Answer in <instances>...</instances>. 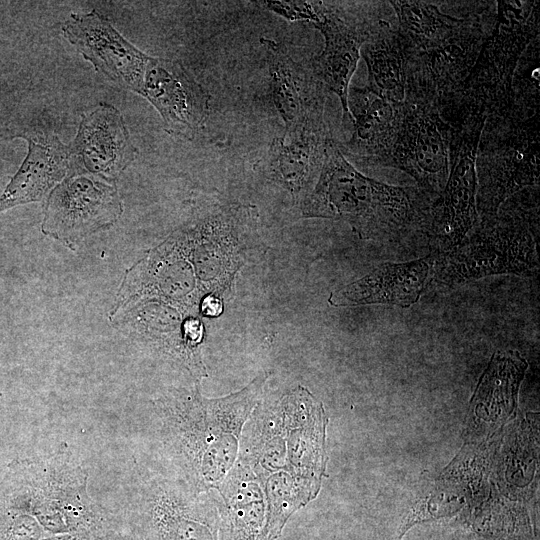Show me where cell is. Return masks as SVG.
Instances as JSON below:
<instances>
[{
  "label": "cell",
  "instance_id": "cell-5",
  "mask_svg": "<svg viewBox=\"0 0 540 540\" xmlns=\"http://www.w3.org/2000/svg\"><path fill=\"white\" fill-rule=\"evenodd\" d=\"M409 174L419 188L438 198L449 173V126L432 104L406 97L385 148L374 161Z\"/></svg>",
  "mask_w": 540,
  "mask_h": 540
},
{
  "label": "cell",
  "instance_id": "cell-18",
  "mask_svg": "<svg viewBox=\"0 0 540 540\" xmlns=\"http://www.w3.org/2000/svg\"><path fill=\"white\" fill-rule=\"evenodd\" d=\"M398 106L367 87H350L347 107L353 124V134L348 142L339 144L342 153L374 162L391 137Z\"/></svg>",
  "mask_w": 540,
  "mask_h": 540
},
{
  "label": "cell",
  "instance_id": "cell-19",
  "mask_svg": "<svg viewBox=\"0 0 540 540\" xmlns=\"http://www.w3.org/2000/svg\"><path fill=\"white\" fill-rule=\"evenodd\" d=\"M400 35L407 54L428 52L468 35L463 19L440 11L439 6L424 1L393 0Z\"/></svg>",
  "mask_w": 540,
  "mask_h": 540
},
{
  "label": "cell",
  "instance_id": "cell-14",
  "mask_svg": "<svg viewBox=\"0 0 540 540\" xmlns=\"http://www.w3.org/2000/svg\"><path fill=\"white\" fill-rule=\"evenodd\" d=\"M313 24L324 37V48L313 58L311 70L326 90L338 96L343 119L351 122L347 107L350 80L361 56V48L372 34L342 18L322 2L318 4V18Z\"/></svg>",
  "mask_w": 540,
  "mask_h": 540
},
{
  "label": "cell",
  "instance_id": "cell-12",
  "mask_svg": "<svg viewBox=\"0 0 540 540\" xmlns=\"http://www.w3.org/2000/svg\"><path fill=\"white\" fill-rule=\"evenodd\" d=\"M436 254L402 263L386 262L357 281L333 292L332 306L395 305L409 308L432 285Z\"/></svg>",
  "mask_w": 540,
  "mask_h": 540
},
{
  "label": "cell",
  "instance_id": "cell-21",
  "mask_svg": "<svg viewBox=\"0 0 540 540\" xmlns=\"http://www.w3.org/2000/svg\"><path fill=\"white\" fill-rule=\"evenodd\" d=\"M261 3L268 10H271L291 21L306 20L315 23L318 18L319 2L263 1Z\"/></svg>",
  "mask_w": 540,
  "mask_h": 540
},
{
  "label": "cell",
  "instance_id": "cell-17",
  "mask_svg": "<svg viewBox=\"0 0 540 540\" xmlns=\"http://www.w3.org/2000/svg\"><path fill=\"white\" fill-rule=\"evenodd\" d=\"M331 139L324 116L286 130L270 145L272 173L292 193L301 191L320 173Z\"/></svg>",
  "mask_w": 540,
  "mask_h": 540
},
{
  "label": "cell",
  "instance_id": "cell-7",
  "mask_svg": "<svg viewBox=\"0 0 540 540\" xmlns=\"http://www.w3.org/2000/svg\"><path fill=\"white\" fill-rule=\"evenodd\" d=\"M69 172L52 190L42 224L45 234L66 243L111 226L123 211L110 181L71 167Z\"/></svg>",
  "mask_w": 540,
  "mask_h": 540
},
{
  "label": "cell",
  "instance_id": "cell-20",
  "mask_svg": "<svg viewBox=\"0 0 540 540\" xmlns=\"http://www.w3.org/2000/svg\"><path fill=\"white\" fill-rule=\"evenodd\" d=\"M360 54L368 70L366 87L393 105H401L406 99L407 51L398 32L371 35Z\"/></svg>",
  "mask_w": 540,
  "mask_h": 540
},
{
  "label": "cell",
  "instance_id": "cell-2",
  "mask_svg": "<svg viewBox=\"0 0 540 540\" xmlns=\"http://www.w3.org/2000/svg\"><path fill=\"white\" fill-rule=\"evenodd\" d=\"M421 189L383 183L360 173L331 139L314 189L302 207L304 217L347 221L364 239L391 241L424 225L431 205ZM429 196V195H428Z\"/></svg>",
  "mask_w": 540,
  "mask_h": 540
},
{
  "label": "cell",
  "instance_id": "cell-9",
  "mask_svg": "<svg viewBox=\"0 0 540 540\" xmlns=\"http://www.w3.org/2000/svg\"><path fill=\"white\" fill-rule=\"evenodd\" d=\"M141 96L158 111L164 130L175 137L194 139L209 115L208 92L176 60L152 57Z\"/></svg>",
  "mask_w": 540,
  "mask_h": 540
},
{
  "label": "cell",
  "instance_id": "cell-8",
  "mask_svg": "<svg viewBox=\"0 0 540 540\" xmlns=\"http://www.w3.org/2000/svg\"><path fill=\"white\" fill-rule=\"evenodd\" d=\"M61 30L97 72L141 95L152 57L124 38L106 16L96 9L85 14H71Z\"/></svg>",
  "mask_w": 540,
  "mask_h": 540
},
{
  "label": "cell",
  "instance_id": "cell-16",
  "mask_svg": "<svg viewBox=\"0 0 540 540\" xmlns=\"http://www.w3.org/2000/svg\"><path fill=\"white\" fill-rule=\"evenodd\" d=\"M27 142V154L0 195V212L38 202L69 173V146L54 134L18 135Z\"/></svg>",
  "mask_w": 540,
  "mask_h": 540
},
{
  "label": "cell",
  "instance_id": "cell-4",
  "mask_svg": "<svg viewBox=\"0 0 540 540\" xmlns=\"http://www.w3.org/2000/svg\"><path fill=\"white\" fill-rule=\"evenodd\" d=\"M460 108L461 124L448 125V178L444 190L431 205L427 225L431 252L435 254L455 249L479 221L476 161L488 112L471 103Z\"/></svg>",
  "mask_w": 540,
  "mask_h": 540
},
{
  "label": "cell",
  "instance_id": "cell-10",
  "mask_svg": "<svg viewBox=\"0 0 540 540\" xmlns=\"http://www.w3.org/2000/svg\"><path fill=\"white\" fill-rule=\"evenodd\" d=\"M71 168L115 180L137 157L121 112L106 102L84 113L68 145Z\"/></svg>",
  "mask_w": 540,
  "mask_h": 540
},
{
  "label": "cell",
  "instance_id": "cell-13",
  "mask_svg": "<svg viewBox=\"0 0 540 540\" xmlns=\"http://www.w3.org/2000/svg\"><path fill=\"white\" fill-rule=\"evenodd\" d=\"M269 72L270 100L286 130L322 117L325 87L312 70L296 62L280 43L262 38Z\"/></svg>",
  "mask_w": 540,
  "mask_h": 540
},
{
  "label": "cell",
  "instance_id": "cell-3",
  "mask_svg": "<svg viewBox=\"0 0 540 540\" xmlns=\"http://www.w3.org/2000/svg\"><path fill=\"white\" fill-rule=\"evenodd\" d=\"M481 218L460 245L436 254L433 283L449 287L494 275L538 273L537 237L528 214L498 211Z\"/></svg>",
  "mask_w": 540,
  "mask_h": 540
},
{
  "label": "cell",
  "instance_id": "cell-1",
  "mask_svg": "<svg viewBox=\"0 0 540 540\" xmlns=\"http://www.w3.org/2000/svg\"><path fill=\"white\" fill-rule=\"evenodd\" d=\"M267 375L242 390L205 398L197 390L168 403V439L185 482L200 492L214 491L238 459L244 426L264 394Z\"/></svg>",
  "mask_w": 540,
  "mask_h": 540
},
{
  "label": "cell",
  "instance_id": "cell-15",
  "mask_svg": "<svg viewBox=\"0 0 540 540\" xmlns=\"http://www.w3.org/2000/svg\"><path fill=\"white\" fill-rule=\"evenodd\" d=\"M214 495L221 540H272L262 486L246 465L236 461Z\"/></svg>",
  "mask_w": 540,
  "mask_h": 540
},
{
  "label": "cell",
  "instance_id": "cell-6",
  "mask_svg": "<svg viewBox=\"0 0 540 540\" xmlns=\"http://www.w3.org/2000/svg\"><path fill=\"white\" fill-rule=\"evenodd\" d=\"M537 117L525 121L509 116L504 137L490 143L489 150L478 147L476 207L479 217L495 215L501 205L524 187L538 186Z\"/></svg>",
  "mask_w": 540,
  "mask_h": 540
},
{
  "label": "cell",
  "instance_id": "cell-22",
  "mask_svg": "<svg viewBox=\"0 0 540 540\" xmlns=\"http://www.w3.org/2000/svg\"><path fill=\"white\" fill-rule=\"evenodd\" d=\"M202 308L205 315L217 316L222 311V304L220 303L219 300L213 297H208L204 301Z\"/></svg>",
  "mask_w": 540,
  "mask_h": 540
},
{
  "label": "cell",
  "instance_id": "cell-11",
  "mask_svg": "<svg viewBox=\"0 0 540 540\" xmlns=\"http://www.w3.org/2000/svg\"><path fill=\"white\" fill-rule=\"evenodd\" d=\"M153 495L150 515L157 540H221L214 491L158 483Z\"/></svg>",
  "mask_w": 540,
  "mask_h": 540
}]
</instances>
